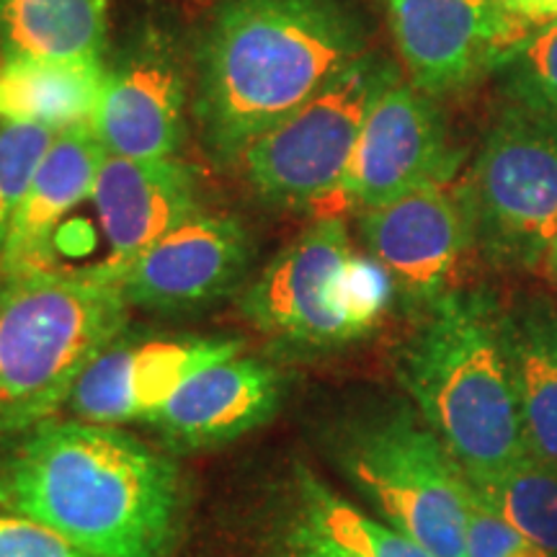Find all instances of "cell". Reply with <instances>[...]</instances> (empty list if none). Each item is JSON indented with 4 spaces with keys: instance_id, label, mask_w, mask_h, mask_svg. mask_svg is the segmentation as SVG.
Returning a JSON list of instances; mask_svg holds the SVG:
<instances>
[{
    "instance_id": "cell-1",
    "label": "cell",
    "mask_w": 557,
    "mask_h": 557,
    "mask_svg": "<svg viewBox=\"0 0 557 557\" xmlns=\"http://www.w3.org/2000/svg\"><path fill=\"white\" fill-rule=\"evenodd\" d=\"M361 0H209L191 52V132L218 171L372 50Z\"/></svg>"
},
{
    "instance_id": "cell-2",
    "label": "cell",
    "mask_w": 557,
    "mask_h": 557,
    "mask_svg": "<svg viewBox=\"0 0 557 557\" xmlns=\"http://www.w3.org/2000/svg\"><path fill=\"white\" fill-rule=\"evenodd\" d=\"M184 472L120 426L47 418L0 436V506L88 557H173Z\"/></svg>"
},
{
    "instance_id": "cell-3",
    "label": "cell",
    "mask_w": 557,
    "mask_h": 557,
    "mask_svg": "<svg viewBox=\"0 0 557 557\" xmlns=\"http://www.w3.org/2000/svg\"><path fill=\"white\" fill-rule=\"evenodd\" d=\"M395 372L472 487L529 455L493 295L462 287L436 299L418 315Z\"/></svg>"
},
{
    "instance_id": "cell-4",
    "label": "cell",
    "mask_w": 557,
    "mask_h": 557,
    "mask_svg": "<svg viewBox=\"0 0 557 557\" xmlns=\"http://www.w3.org/2000/svg\"><path fill=\"white\" fill-rule=\"evenodd\" d=\"M127 329L120 282L96 267L0 278V436L65 408L83 369Z\"/></svg>"
},
{
    "instance_id": "cell-5",
    "label": "cell",
    "mask_w": 557,
    "mask_h": 557,
    "mask_svg": "<svg viewBox=\"0 0 557 557\" xmlns=\"http://www.w3.org/2000/svg\"><path fill=\"white\" fill-rule=\"evenodd\" d=\"M333 459L380 521L434 557H468L470 483L416 408L344 423Z\"/></svg>"
},
{
    "instance_id": "cell-6",
    "label": "cell",
    "mask_w": 557,
    "mask_h": 557,
    "mask_svg": "<svg viewBox=\"0 0 557 557\" xmlns=\"http://www.w3.org/2000/svg\"><path fill=\"white\" fill-rule=\"evenodd\" d=\"M400 78L398 62L372 47L302 107L253 139L235 173L263 207L318 209V218H325L369 111Z\"/></svg>"
},
{
    "instance_id": "cell-7",
    "label": "cell",
    "mask_w": 557,
    "mask_h": 557,
    "mask_svg": "<svg viewBox=\"0 0 557 557\" xmlns=\"http://www.w3.org/2000/svg\"><path fill=\"white\" fill-rule=\"evenodd\" d=\"M504 101L459 191L480 256L506 269H537L557 243V116Z\"/></svg>"
},
{
    "instance_id": "cell-8",
    "label": "cell",
    "mask_w": 557,
    "mask_h": 557,
    "mask_svg": "<svg viewBox=\"0 0 557 557\" xmlns=\"http://www.w3.org/2000/svg\"><path fill=\"white\" fill-rule=\"evenodd\" d=\"M357 253L344 218H318L263 263L238 297L246 323L278 346L323 351L359 341L346 269Z\"/></svg>"
},
{
    "instance_id": "cell-9",
    "label": "cell",
    "mask_w": 557,
    "mask_h": 557,
    "mask_svg": "<svg viewBox=\"0 0 557 557\" xmlns=\"http://www.w3.org/2000/svg\"><path fill=\"white\" fill-rule=\"evenodd\" d=\"M465 150L438 99L400 78L369 111L329 214L367 212L429 184L459 178Z\"/></svg>"
},
{
    "instance_id": "cell-10",
    "label": "cell",
    "mask_w": 557,
    "mask_h": 557,
    "mask_svg": "<svg viewBox=\"0 0 557 557\" xmlns=\"http://www.w3.org/2000/svg\"><path fill=\"white\" fill-rule=\"evenodd\" d=\"M96 135L109 156L176 158L191 135V52L160 24H143L107 62Z\"/></svg>"
},
{
    "instance_id": "cell-11",
    "label": "cell",
    "mask_w": 557,
    "mask_h": 557,
    "mask_svg": "<svg viewBox=\"0 0 557 557\" xmlns=\"http://www.w3.org/2000/svg\"><path fill=\"white\" fill-rule=\"evenodd\" d=\"M357 233L364 253L393 278L395 302L416 315L462 289L470 256L478 253L459 178L359 212Z\"/></svg>"
},
{
    "instance_id": "cell-12",
    "label": "cell",
    "mask_w": 557,
    "mask_h": 557,
    "mask_svg": "<svg viewBox=\"0 0 557 557\" xmlns=\"http://www.w3.org/2000/svg\"><path fill=\"white\" fill-rule=\"evenodd\" d=\"M387 26L408 83L431 99L496 75L534 26L498 0H385Z\"/></svg>"
},
{
    "instance_id": "cell-13",
    "label": "cell",
    "mask_w": 557,
    "mask_h": 557,
    "mask_svg": "<svg viewBox=\"0 0 557 557\" xmlns=\"http://www.w3.org/2000/svg\"><path fill=\"white\" fill-rule=\"evenodd\" d=\"M253 263L256 238L246 222L199 209L124 269L120 289L129 310L191 315L246 289Z\"/></svg>"
},
{
    "instance_id": "cell-14",
    "label": "cell",
    "mask_w": 557,
    "mask_h": 557,
    "mask_svg": "<svg viewBox=\"0 0 557 557\" xmlns=\"http://www.w3.org/2000/svg\"><path fill=\"white\" fill-rule=\"evenodd\" d=\"M240 351L243 341L233 336H145L127 329L83 369L65 408L103 426L150 423L184 382Z\"/></svg>"
},
{
    "instance_id": "cell-15",
    "label": "cell",
    "mask_w": 557,
    "mask_h": 557,
    "mask_svg": "<svg viewBox=\"0 0 557 557\" xmlns=\"http://www.w3.org/2000/svg\"><path fill=\"white\" fill-rule=\"evenodd\" d=\"M90 201L109 246L96 269L120 282L139 253L199 212V173L181 158L137 160L107 152Z\"/></svg>"
},
{
    "instance_id": "cell-16",
    "label": "cell",
    "mask_w": 557,
    "mask_h": 557,
    "mask_svg": "<svg viewBox=\"0 0 557 557\" xmlns=\"http://www.w3.org/2000/svg\"><path fill=\"white\" fill-rule=\"evenodd\" d=\"M282 374L256 357H230L201 369L152 416L171 451H205L267 426L282 406Z\"/></svg>"
},
{
    "instance_id": "cell-17",
    "label": "cell",
    "mask_w": 557,
    "mask_h": 557,
    "mask_svg": "<svg viewBox=\"0 0 557 557\" xmlns=\"http://www.w3.org/2000/svg\"><path fill=\"white\" fill-rule=\"evenodd\" d=\"M107 148L94 124L60 129L41 158L5 243L0 278L52 271L58 230L94 194Z\"/></svg>"
},
{
    "instance_id": "cell-18",
    "label": "cell",
    "mask_w": 557,
    "mask_h": 557,
    "mask_svg": "<svg viewBox=\"0 0 557 557\" xmlns=\"http://www.w3.org/2000/svg\"><path fill=\"white\" fill-rule=\"evenodd\" d=\"M500 336L529 455L557 470V310L545 297L521 299L500 310Z\"/></svg>"
},
{
    "instance_id": "cell-19",
    "label": "cell",
    "mask_w": 557,
    "mask_h": 557,
    "mask_svg": "<svg viewBox=\"0 0 557 557\" xmlns=\"http://www.w3.org/2000/svg\"><path fill=\"white\" fill-rule=\"evenodd\" d=\"M107 62H58L0 52V124L67 129L90 124Z\"/></svg>"
},
{
    "instance_id": "cell-20",
    "label": "cell",
    "mask_w": 557,
    "mask_h": 557,
    "mask_svg": "<svg viewBox=\"0 0 557 557\" xmlns=\"http://www.w3.org/2000/svg\"><path fill=\"white\" fill-rule=\"evenodd\" d=\"M107 0H0V52L58 62H107Z\"/></svg>"
},
{
    "instance_id": "cell-21",
    "label": "cell",
    "mask_w": 557,
    "mask_h": 557,
    "mask_svg": "<svg viewBox=\"0 0 557 557\" xmlns=\"http://www.w3.org/2000/svg\"><path fill=\"white\" fill-rule=\"evenodd\" d=\"M472 487V485H470ZM508 524L557 557V470L527 455L504 475L483 487H472Z\"/></svg>"
},
{
    "instance_id": "cell-22",
    "label": "cell",
    "mask_w": 557,
    "mask_h": 557,
    "mask_svg": "<svg viewBox=\"0 0 557 557\" xmlns=\"http://www.w3.org/2000/svg\"><path fill=\"white\" fill-rule=\"evenodd\" d=\"M493 78L506 99L557 116V18L529 32Z\"/></svg>"
},
{
    "instance_id": "cell-23",
    "label": "cell",
    "mask_w": 557,
    "mask_h": 557,
    "mask_svg": "<svg viewBox=\"0 0 557 557\" xmlns=\"http://www.w3.org/2000/svg\"><path fill=\"white\" fill-rule=\"evenodd\" d=\"M54 137L58 129L39 124H0V261L34 173Z\"/></svg>"
},
{
    "instance_id": "cell-24",
    "label": "cell",
    "mask_w": 557,
    "mask_h": 557,
    "mask_svg": "<svg viewBox=\"0 0 557 557\" xmlns=\"http://www.w3.org/2000/svg\"><path fill=\"white\" fill-rule=\"evenodd\" d=\"M468 557H549L470 487Z\"/></svg>"
},
{
    "instance_id": "cell-25",
    "label": "cell",
    "mask_w": 557,
    "mask_h": 557,
    "mask_svg": "<svg viewBox=\"0 0 557 557\" xmlns=\"http://www.w3.org/2000/svg\"><path fill=\"white\" fill-rule=\"evenodd\" d=\"M0 557H88L52 529L0 506Z\"/></svg>"
},
{
    "instance_id": "cell-26",
    "label": "cell",
    "mask_w": 557,
    "mask_h": 557,
    "mask_svg": "<svg viewBox=\"0 0 557 557\" xmlns=\"http://www.w3.org/2000/svg\"><path fill=\"white\" fill-rule=\"evenodd\" d=\"M498 3L529 26H542L557 18V0H498Z\"/></svg>"
},
{
    "instance_id": "cell-27",
    "label": "cell",
    "mask_w": 557,
    "mask_h": 557,
    "mask_svg": "<svg viewBox=\"0 0 557 557\" xmlns=\"http://www.w3.org/2000/svg\"><path fill=\"white\" fill-rule=\"evenodd\" d=\"M545 267L549 269V274H553V278H557V243L553 246V250H549V253H547Z\"/></svg>"
}]
</instances>
